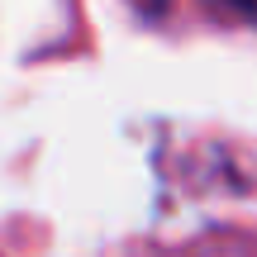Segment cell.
I'll list each match as a JSON object with an SVG mask.
<instances>
[{"mask_svg": "<svg viewBox=\"0 0 257 257\" xmlns=\"http://www.w3.org/2000/svg\"><path fill=\"white\" fill-rule=\"evenodd\" d=\"M219 5H229V10H238V15L257 19V0H219Z\"/></svg>", "mask_w": 257, "mask_h": 257, "instance_id": "6da1fadb", "label": "cell"}]
</instances>
